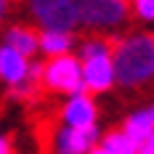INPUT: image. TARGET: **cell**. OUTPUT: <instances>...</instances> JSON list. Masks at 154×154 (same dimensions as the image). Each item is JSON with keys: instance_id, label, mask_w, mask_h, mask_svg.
Wrapping results in <instances>:
<instances>
[{"instance_id": "cell-9", "label": "cell", "mask_w": 154, "mask_h": 154, "mask_svg": "<svg viewBox=\"0 0 154 154\" xmlns=\"http://www.w3.org/2000/svg\"><path fill=\"white\" fill-rule=\"evenodd\" d=\"M72 48H75V35H72V32H64V29H40V35H37V53H43L45 59L72 53Z\"/></svg>"}, {"instance_id": "cell-8", "label": "cell", "mask_w": 154, "mask_h": 154, "mask_svg": "<svg viewBox=\"0 0 154 154\" xmlns=\"http://www.w3.org/2000/svg\"><path fill=\"white\" fill-rule=\"evenodd\" d=\"M29 61L24 53L14 51L11 45H0V80L8 88H21L29 82ZM32 85V82H29Z\"/></svg>"}, {"instance_id": "cell-15", "label": "cell", "mask_w": 154, "mask_h": 154, "mask_svg": "<svg viewBox=\"0 0 154 154\" xmlns=\"http://www.w3.org/2000/svg\"><path fill=\"white\" fill-rule=\"evenodd\" d=\"M0 154H16L14 143H11V138H8L5 133H0Z\"/></svg>"}, {"instance_id": "cell-5", "label": "cell", "mask_w": 154, "mask_h": 154, "mask_svg": "<svg viewBox=\"0 0 154 154\" xmlns=\"http://www.w3.org/2000/svg\"><path fill=\"white\" fill-rule=\"evenodd\" d=\"M98 141H101L98 122L91 125V128H69V125H61L53 133V149H56V154H85Z\"/></svg>"}, {"instance_id": "cell-17", "label": "cell", "mask_w": 154, "mask_h": 154, "mask_svg": "<svg viewBox=\"0 0 154 154\" xmlns=\"http://www.w3.org/2000/svg\"><path fill=\"white\" fill-rule=\"evenodd\" d=\"M85 154H106V152H104V149H101V146L96 143V146H93V149H88V152H85Z\"/></svg>"}, {"instance_id": "cell-13", "label": "cell", "mask_w": 154, "mask_h": 154, "mask_svg": "<svg viewBox=\"0 0 154 154\" xmlns=\"http://www.w3.org/2000/svg\"><path fill=\"white\" fill-rule=\"evenodd\" d=\"M112 40L106 37H98V35H93V37H85L80 48H77V59L82 61V59H93V56H112Z\"/></svg>"}, {"instance_id": "cell-11", "label": "cell", "mask_w": 154, "mask_h": 154, "mask_svg": "<svg viewBox=\"0 0 154 154\" xmlns=\"http://www.w3.org/2000/svg\"><path fill=\"white\" fill-rule=\"evenodd\" d=\"M122 130L136 141V146H138V141H143L149 133H154V104L130 112V114L125 117V122H122Z\"/></svg>"}, {"instance_id": "cell-16", "label": "cell", "mask_w": 154, "mask_h": 154, "mask_svg": "<svg viewBox=\"0 0 154 154\" xmlns=\"http://www.w3.org/2000/svg\"><path fill=\"white\" fill-rule=\"evenodd\" d=\"M8 8H11V0H0V21L5 19V14H8Z\"/></svg>"}, {"instance_id": "cell-1", "label": "cell", "mask_w": 154, "mask_h": 154, "mask_svg": "<svg viewBox=\"0 0 154 154\" xmlns=\"http://www.w3.org/2000/svg\"><path fill=\"white\" fill-rule=\"evenodd\" d=\"M114 80L122 88H141L154 80V35L130 32L112 45Z\"/></svg>"}, {"instance_id": "cell-10", "label": "cell", "mask_w": 154, "mask_h": 154, "mask_svg": "<svg viewBox=\"0 0 154 154\" xmlns=\"http://www.w3.org/2000/svg\"><path fill=\"white\" fill-rule=\"evenodd\" d=\"M37 35L40 32L27 27V24H14L3 32V45H11L14 51L24 53L27 59H32L37 53Z\"/></svg>"}, {"instance_id": "cell-4", "label": "cell", "mask_w": 154, "mask_h": 154, "mask_svg": "<svg viewBox=\"0 0 154 154\" xmlns=\"http://www.w3.org/2000/svg\"><path fill=\"white\" fill-rule=\"evenodd\" d=\"M27 11L40 29L72 32L80 27L77 0H27Z\"/></svg>"}, {"instance_id": "cell-14", "label": "cell", "mask_w": 154, "mask_h": 154, "mask_svg": "<svg viewBox=\"0 0 154 154\" xmlns=\"http://www.w3.org/2000/svg\"><path fill=\"white\" fill-rule=\"evenodd\" d=\"M130 16L143 24H154V0H130Z\"/></svg>"}, {"instance_id": "cell-2", "label": "cell", "mask_w": 154, "mask_h": 154, "mask_svg": "<svg viewBox=\"0 0 154 154\" xmlns=\"http://www.w3.org/2000/svg\"><path fill=\"white\" fill-rule=\"evenodd\" d=\"M77 16L93 32L120 29L130 19V0H77Z\"/></svg>"}, {"instance_id": "cell-7", "label": "cell", "mask_w": 154, "mask_h": 154, "mask_svg": "<svg viewBox=\"0 0 154 154\" xmlns=\"http://www.w3.org/2000/svg\"><path fill=\"white\" fill-rule=\"evenodd\" d=\"M117 85L112 56H93L82 59V88L88 93H106Z\"/></svg>"}, {"instance_id": "cell-18", "label": "cell", "mask_w": 154, "mask_h": 154, "mask_svg": "<svg viewBox=\"0 0 154 154\" xmlns=\"http://www.w3.org/2000/svg\"><path fill=\"white\" fill-rule=\"evenodd\" d=\"M138 154H154V152H138Z\"/></svg>"}, {"instance_id": "cell-6", "label": "cell", "mask_w": 154, "mask_h": 154, "mask_svg": "<svg viewBox=\"0 0 154 154\" xmlns=\"http://www.w3.org/2000/svg\"><path fill=\"white\" fill-rule=\"evenodd\" d=\"M59 114H61V125H69V128H91L98 122V106L93 93L88 91L66 96Z\"/></svg>"}, {"instance_id": "cell-12", "label": "cell", "mask_w": 154, "mask_h": 154, "mask_svg": "<svg viewBox=\"0 0 154 154\" xmlns=\"http://www.w3.org/2000/svg\"><path fill=\"white\" fill-rule=\"evenodd\" d=\"M98 146H101L106 154H138L136 141L130 138L122 128H120V130H109V133H104L101 141H98Z\"/></svg>"}, {"instance_id": "cell-3", "label": "cell", "mask_w": 154, "mask_h": 154, "mask_svg": "<svg viewBox=\"0 0 154 154\" xmlns=\"http://www.w3.org/2000/svg\"><path fill=\"white\" fill-rule=\"evenodd\" d=\"M40 82L45 85L51 93H61V96H72V93H82V61L75 53H64V56H51L43 64V75Z\"/></svg>"}]
</instances>
